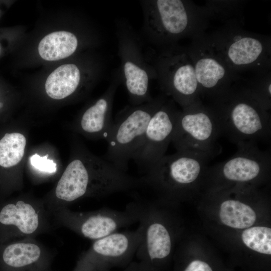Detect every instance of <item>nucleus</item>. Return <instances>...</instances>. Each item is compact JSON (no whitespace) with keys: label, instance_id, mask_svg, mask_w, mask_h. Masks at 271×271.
<instances>
[{"label":"nucleus","instance_id":"1","mask_svg":"<svg viewBox=\"0 0 271 271\" xmlns=\"http://www.w3.org/2000/svg\"><path fill=\"white\" fill-rule=\"evenodd\" d=\"M142 34L149 43L164 48L204 32L206 10L184 0H142Z\"/></svg>","mask_w":271,"mask_h":271},{"label":"nucleus","instance_id":"2","mask_svg":"<svg viewBox=\"0 0 271 271\" xmlns=\"http://www.w3.org/2000/svg\"><path fill=\"white\" fill-rule=\"evenodd\" d=\"M222 134L236 145L260 142L270 143L271 118L266 110L246 87L233 85L211 100Z\"/></svg>","mask_w":271,"mask_h":271},{"label":"nucleus","instance_id":"3","mask_svg":"<svg viewBox=\"0 0 271 271\" xmlns=\"http://www.w3.org/2000/svg\"><path fill=\"white\" fill-rule=\"evenodd\" d=\"M87 163L78 158L68 164L56 188L57 198L70 202L89 192L107 196L139 186L138 178L118 169L105 159H93L89 165Z\"/></svg>","mask_w":271,"mask_h":271},{"label":"nucleus","instance_id":"4","mask_svg":"<svg viewBox=\"0 0 271 271\" xmlns=\"http://www.w3.org/2000/svg\"><path fill=\"white\" fill-rule=\"evenodd\" d=\"M115 34L120 60L117 74L126 89L130 105L152 101L150 82L157 77L153 64L154 52L145 51L141 37L126 19L116 20Z\"/></svg>","mask_w":271,"mask_h":271},{"label":"nucleus","instance_id":"5","mask_svg":"<svg viewBox=\"0 0 271 271\" xmlns=\"http://www.w3.org/2000/svg\"><path fill=\"white\" fill-rule=\"evenodd\" d=\"M166 98L159 96L150 102L127 105L119 111L106 139L108 145L104 159L126 172L150 119Z\"/></svg>","mask_w":271,"mask_h":271},{"label":"nucleus","instance_id":"6","mask_svg":"<svg viewBox=\"0 0 271 271\" xmlns=\"http://www.w3.org/2000/svg\"><path fill=\"white\" fill-rule=\"evenodd\" d=\"M153 64L160 89L184 108L200 99L193 62L188 48L177 44L154 53Z\"/></svg>","mask_w":271,"mask_h":271},{"label":"nucleus","instance_id":"7","mask_svg":"<svg viewBox=\"0 0 271 271\" xmlns=\"http://www.w3.org/2000/svg\"><path fill=\"white\" fill-rule=\"evenodd\" d=\"M222 134L217 117L201 99L180 110L171 142L177 151L205 155L212 159L220 152Z\"/></svg>","mask_w":271,"mask_h":271},{"label":"nucleus","instance_id":"8","mask_svg":"<svg viewBox=\"0 0 271 271\" xmlns=\"http://www.w3.org/2000/svg\"><path fill=\"white\" fill-rule=\"evenodd\" d=\"M211 159L204 154L182 151L165 155L140 177L142 187L178 196L198 180Z\"/></svg>","mask_w":271,"mask_h":271},{"label":"nucleus","instance_id":"9","mask_svg":"<svg viewBox=\"0 0 271 271\" xmlns=\"http://www.w3.org/2000/svg\"><path fill=\"white\" fill-rule=\"evenodd\" d=\"M216 48L230 69L237 72L255 70L265 73L270 62L268 39L228 26L210 36Z\"/></svg>","mask_w":271,"mask_h":271},{"label":"nucleus","instance_id":"10","mask_svg":"<svg viewBox=\"0 0 271 271\" xmlns=\"http://www.w3.org/2000/svg\"><path fill=\"white\" fill-rule=\"evenodd\" d=\"M188 48L192 59L200 96L214 99L228 90L237 79L216 48L210 36L202 33Z\"/></svg>","mask_w":271,"mask_h":271},{"label":"nucleus","instance_id":"11","mask_svg":"<svg viewBox=\"0 0 271 271\" xmlns=\"http://www.w3.org/2000/svg\"><path fill=\"white\" fill-rule=\"evenodd\" d=\"M167 98L150 119L132 159L145 174L165 153L172 141L180 110Z\"/></svg>","mask_w":271,"mask_h":271},{"label":"nucleus","instance_id":"12","mask_svg":"<svg viewBox=\"0 0 271 271\" xmlns=\"http://www.w3.org/2000/svg\"><path fill=\"white\" fill-rule=\"evenodd\" d=\"M133 202L142 227V240L136 255L138 261L156 271L159 264L171 252V232L162 221L154 203L138 198Z\"/></svg>","mask_w":271,"mask_h":271},{"label":"nucleus","instance_id":"13","mask_svg":"<svg viewBox=\"0 0 271 271\" xmlns=\"http://www.w3.org/2000/svg\"><path fill=\"white\" fill-rule=\"evenodd\" d=\"M237 150L228 160L210 168L211 172L231 182L253 181L269 171L270 150H262L257 144L247 142L236 145Z\"/></svg>","mask_w":271,"mask_h":271},{"label":"nucleus","instance_id":"14","mask_svg":"<svg viewBox=\"0 0 271 271\" xmlns=\"http://www.w3.org/2000/svg\"><path fill=\"white\" fill-rule=\"evenodd\" d=\"M142 238V227L131 231H116L95 240L92 246L99 271L112 267L125 268L136 255Z\"/></svg>","mask_w":271,"mask_h":271},{"label":"nucleus","instance_id":"15","mask_svg":"<svg viewBox=\"0 0 271 271\" xmlns=\"http://www.w3.org/2000/svg\"><path fill=\"white\" fill-rule=\"evenodd\" d=\"M105 92L84 111L80 127L86 133L106 140L113 123L112 107L120 81L115 74Z\"/></svg>","mask_w":271,"mask_h":271},{"label":"nucleus","instance_id":"16","mask_svg":"<svg viewBox=\"0 0 271 271\" xmlns=\"http://www.w3.org/2000/svg\"><path fill=\"white\" fill-rule=\"evenodd\" d=\"M82 74L78 66L68 63L60 66L47 77L45 82L47 94L54 99H61L73 94L78 88Z\"/></svg>","mask_w":271,"mask_h":271},{"label":"nucleus","instance_id":"17","mask_svg":"<svg viewBox=\"0 0 271 271\" xmlns=\"http://www.w3.org/2000/svg\"><path fill=\"white\" fill-rule=\"evenodd\" d=\"M78 39L75 34L59 31L45 36L38 45L41 57L47 61H57L69 57L77 49Z\"/></svg>","mask_w":271,"mask_h":271},{"label":"nucleus","instance_id":"18","mask_svg":"<svg viewBox=\"0 0 271 271\" xmlns=\"http://www.w3.org/2000/svg\"><path fill=\"white\" fill-rule=\"evenodd\" d=\"M0 222L5 225H14L24 233L34 232L38 226V216L29 204L19 201L16 204H9L0 212Z\"/></svg>","mask_w":271,"mask_h":271},{"label":"nucleus","instance_id":"19","mask_svg":"<svg viewBox=\"0 0 271 271\" xmlns=\"http://www.w3.org/2000/svg\"><path fill=\"white\" fill-rule=\"evenodd\" d=\"M219 216L222 222L229 227L249 228L255 222V212L248 205L236 200H226L221 204Z\"/></svg>","mask_w":271,"mask_h":271},{"label":"nucleus","instance_id":"20","mask_svg":"<svg viewBox=\"0 0 271 271\" xmlns=\"http://www.w3.org/2000/svg\"><path fill=\"white\" fill-rule=\"evenodd\" d=\"M26 145L25 136L18 132L6 133L0 140V166L9 168L23 158Z\"/></svg>","mask_w":271,"mask_h":271},{"label":"nucleus","instance_id":"21","mask_svg":"<svg viewBox=\"0 0 271 271\" xmlns=\"http://www.w3.org/2000/svg\"><path fill=\"white\" fill-rule=\"evenodd\" d=\"M41 254L40 248L29 243H15L7 246L3 257L8 265L15 267H23L37 261Z\"/></svg>","mask_w":271,"mask_h":271},{"label":"nucleus","instance_id":"22","mask_svg":"<svg viewBox=\"0 0 271 271\" xmlns=\"http://www.w3.org/2000/svg\"><path fill=\"white\" fill-rule=\"evenodd\" d=\"M241 238L246 246L259 253L271 254V229L263 226H255L245 229Z\"/></svg>","mask_w":271,"mask_h":271},{"label":"nucleus","instance_id":"23","mask_svg":"<svg viewBox=\"0 0 271 271\" xmlns=\"http://www.w3.org/2000/svg\"><path fill=\"white\" fill-rule=\"evenodd\" d=\"M247 88L254 99L268 111L271 107V81L269 74L252 82Z\"/></svg>","mask_w":271,"mask_h":271},{"label":"nucleus","instance_id":"24","mask_svg":"<svg viewBox=\"0 0 271 271\" xmlns=\"http://www.w3.org/2000/svg\"><path fill=\"white\" fill-rule=\"evenodd\" d=\"M48 157V155L41 157L38 154H35L30 158L31 164L40 171L48 173H55L57 170L56 164Z\"/></svg>","mask_w":271,"mask_h":271},{"label":"nucleus","instance_id":"25","mask_svg":"<svg viewBox=\"0 0 271 271\" xmlns=\"http://www.w3.org/2000/svg\"><path fill=\"white\" fill-rule=\"evenodd\" d=\"M184 271H212V270L206 262L195 260L191 262Z\"/></svg>","mask_w":271,"mask_h":271},{"label":"nucleus","instance_id":"26","mask_svg":"<svg viewBox=\"0 0 271 271\" xmlns=\"http://www.w3.org/2000/svg\"><path fill=\"white\" fill-rule=\"evenodd\" d=\"M123 271H155L140 261H131Z\"/></svg>","mask_w":271,"mask_h":271},{"label":"nucleus","instance_id":"27","mask_svg":"<svg viewBox=\"0 0 271 271\" xmlns=\"http://www.w3.org/2000/svg\"><path fill=\"white\" fill-rule=\"evenodd\" d=\"M1 46H0V53H1Z\"/></svg>","mask_w":271,"mask_h":271},{"label":"nucleus","instance_id":"28","mask_svg":"<svg viewBox=\"0 0 271 271\" xmlns=\"http://www.w3.org/2000/svg\"><path fill=\"white\" fill-rule=\"evenodd\" d=\"M0 107H1V105H0Z\"/></svg>","mask_w":271,"mask_h":271}]
</instances>
